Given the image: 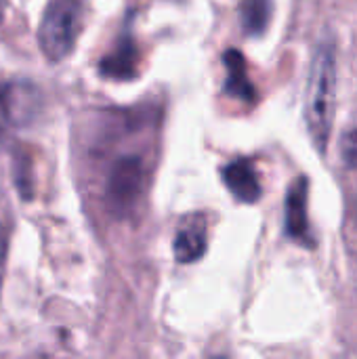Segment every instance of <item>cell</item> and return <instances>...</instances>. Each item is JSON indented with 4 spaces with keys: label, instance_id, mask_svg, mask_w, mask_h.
<instances>
[{
    "label": "cell",
    "instance_id": "6da1fadb",
    "mask_svg": "<svg viewBox=\"0 0 357 359\" xmlns=\"http://www.w3.org/2000/svg\"><path fill=\"white\" fill-rule=\"evenodd\" d=\"M337 109V53L332 44H320L311 69L305 97V118L311 141L320 151L328 147Z\"/></svg>",
    "mask_w": 357,
    "mask_h": 359
},
{
    "label": "cell",
    "instance_id": "7a4b0ae2",
    "mask_svg": "<svg viewBox=\"0 0 357 359\" xmlns=\"http://www.w3.org/2000/svg\"><path fill=\"white\" fill-rule=\"evenodd\" d=\"M82 21L80 0H50L38 29V44L48 61H63L76 46Z\"/></svg>",
    "mask_w": 357,
    "mask_h": 359
},
{
    "label": "cell",
    "instance_id": "3957f363",
    "mask_svg": "<svg viewBox=\"0 0 357 359\" xmlns=\"http://www.w3.org/2000/svg\"><path fill=\"white\" fill-rule=\"evenodd\" d=\"M145 187V170L139 158L126 156L120 158L107 177L105 185V204L114 217H126L135 210Z\"/></svg>",
    "mask_w": 357,
    "mask_h": 359
},
{
    "label": "cell",
    "instance_id": "277c9868",
    "mask_svg": "<svg viewBox=\"0 0 357 359\" xmlns=\"http://www.w3.org/2000/svg\"><path fill=\"white\" fill-rule=\"evenodd\" d=\"M40 93L32 82H0V130L23 128L40 114Z\"/></svg>",
    "mask_w": 357,
    "mask_h": 359
},
{
    "label": "cell",
    "instance_id": "5b68a950",
    "mask_svg": "<svg viewBox=\"0 0 357 359\" xmlns=\"http://www.w3.org/2000/svg\"><path fill=\"white\" fill-rule=\"evenodd\" d=\"M223 181H225L227 189L240 202H246V204L257 202L263 194L259 175L248 160H236V162L227 164L223 168Z\"/></svg>",
    "mask_w": 357,
    "mask_h": 359
},
{
    "label": "cell",
    "instance_id": "8992f818",
    "mask_svg": "<svg viewBox=\"0 0 357 359\" xmlns=\"http://www.w3.org/2000/svg\"><path fill=\"white\" fill-rule=\"evenodd\" d=\"M286 231L299 242H309L307 219V181L297 179L286 196Z\"/></svg>",
    "mask_w": 357,
    "mask_h": 359
},
{
    "label": "cell",
    "instance_id": "52a82bcc",
    "mask_svg": "<svg viewBox=\"0 0 357 359\" xmlns=\"http://www.w3.org/2000/svg\"><path fill=\"white\" fill-rule=\"evenodd\" d=\"M225 65H227V93L236 99L252 101L255 88L248 80L246 61H244L242 53H238L236 48H229L225 53Z\"/></svg>",
    "mask_w": 357,
    "mask_h": 359
},
{
    "label": "cell",
    "instance_id": "ba28073f",
    "mask_svg": "<svg viewBox=\"0 0 357 359\" xmlns=\"http://www.w3.org/2000/svg\"><path fill=\"white\" fill-rule=\"evenodd\" d=\"M206 252V231L202 225H185L175 238V257L179 263H196Z\"/></svg>",
    "mask_w": 357,
    "mask_h": 359
},
{
    "label": "cell",
    "instance_id": "9c48e42d",
    "mask_svg": "<svg viewBox=\"0 0 357 359\" xmlns=\"http://www.w3.org/2000/svg\"><path fill=\"white\" fill-rule=\"evenodd\" d=\"M137 59H135V46L130 42H122L112 55H107L101 61V74L114 80H126L135 76Z\"/></svg>",
    "mask_w": 357,
    "mask_h": 359
},
{
    "label": "cell",
    "instance_id": "30bf717a",
    "mask_svg": "<svg viewBox=\"0 0 357 359\" xmlns=\"http://www.w3.org/2000/svg\"><path fill=\"white\" fill-rule=\"evenodd\" d=\"M242 21L250 34H263L269 23V0H244Z\"/></svg>",
    "mask_w": 357,
    "mask_h": 359
},
{
    "label": "cell",
    "instance_id": "8fae6325",
    "mask_svg": "<svg viewBox=\"0 0 357 359\" xmlns=\"http://www.w3.org/2000/svg\"><path fill=\"white\" fill-rule=\"evenodd\" d=\"M341 154L349 166H357V128H351L345 133V137L341 141Z\"/></svg>",
    "mask_w": 357,
    "mask_h": 359
},
{
    "label": "cell",
    "instance_id": "7c38bea8",
    "mask_svg": "<svg viewBox=\"0 0 357 359\" xmlns=\"http://www.w3.org/2000/svg\"><path fill=\"white\" fill-rule=\"evenodd\" d=\"M6 252H8V238H6L4 227L0 225V265H2L4 259H6Z\"/></svg>",
    "mask_w": 357,
    "mask_h": 359
},
{
    "label": "cell",
    "instance_id": "4fadbf2b",
    "mask_svg": "<svg viewBox=\"0 0 357 359\" xmlns=\"http://www.w3.org/2000/svg\"><path fill=\"white\" fill-rule=\"evenodd\" d=\"M4 11H6V0H0V21L4 17Z\"/></svg>",
    "mask_w": 357,
    "mask_h": 359
}]
</instances>
